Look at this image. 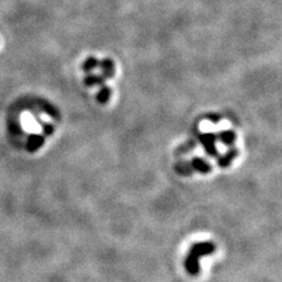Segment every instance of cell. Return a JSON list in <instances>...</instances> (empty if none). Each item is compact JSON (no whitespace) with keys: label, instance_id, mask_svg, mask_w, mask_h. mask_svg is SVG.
<instances>
[{"label":"cell","instance_id":"1","mask_svg":"<svg viewBox=\"0 0 282 282\" xmlns=\"http://www.w3.org/2000/svg\"><path fill=\"white\" fill-rule=\"evenodd\" d=\"M215 246L212 242H199L192 246L185 261V268L191 275H197L200 272V259L214 252Z\"/></svg>","mask_w":282,"mask_h":282},{"label":"cell","instance_id":"2","mask_svg":"<svg viewBox=\"0 0 282 282\" xmlns=\"http://www.w3.org/2000/svg\"><path fill=\"white\" fill-rule=\"evenodd\" d=\"M42 143H44L42 137H40V135H32V137H30V139H28L27 149L30 152H35V149L41 147Z\"/></svg>","mask_w":282,"mask_h":282},{"label":"cell","instance_id":"3","mask_svg":"<svg viewBox=\"0 0 282 282\" xmlns=\"http://www.w3.org/2000/svg\"><path fill=\"white\" fill-rule=\"evenodd\" d=\"M103 65V69H104V75H106V77L111 78L113 77V74H114V65L109 59H106L105 61H103L101 63Z\"/></svg>","mask_w":282,"mask_h":282},{"label":"cell","instance_id":"4","mask_svg":"<svg viewBox=\"0 0 282 282\" xmlns=\"http://www.w3.org/2000/svg\"><path fill=\"white\" fill-rule=\"evenodd\" d=\"M193 166L196 171L202 172V173H207V172H210V169H211V166L201 159H194Z\"/></svg>","mask_w":282,"mask_h":282},{"label":"cell","instance_id":"5","mask_svg":"<svg viewBox=\"0 0 282 282\" xmlns=\"http://www.w3.org/2000/svg\"><path fill=\"white\" fill-rule=\"evenodd\" d=\"M108 98H109V89L107 88V87H104L100 91V93H99L98 100L100 101V103H106V101L108 100Z\"/></svg>","mask_w":282,"mask_h":282},{"label":"cell","instance_id":"6","mask_svg":"<svg viewBox=\"0 0 282 282\" xmlns=\"http://www.w3.org/2000/svg\"><path fill=\"white\" fill-rule=\"evenodd\" d=\"M95 65H98V61L95 60L94 58H89L88 60L86 61V64H85L84 69L85 70H91V69H93V67L95 66Z\"/></svg>","mask_w":282,"mask_h":282},{"label":"cell","instance_id":"7","mask_svg":"<svg viewBox=\"0 0 282 282\" xmlns=\"http://www.w3.org/2000/svg\"><path fill=\"white\" fill-rule=\"evenodd\" d=\"M234 135L233 132H230V131H228V132H226V133H224V135H222V139L225 140V142H228V143H230L233 141L234 139Z\"/></svg>","mask_w":282,"mask_h":282}]
</instances>
